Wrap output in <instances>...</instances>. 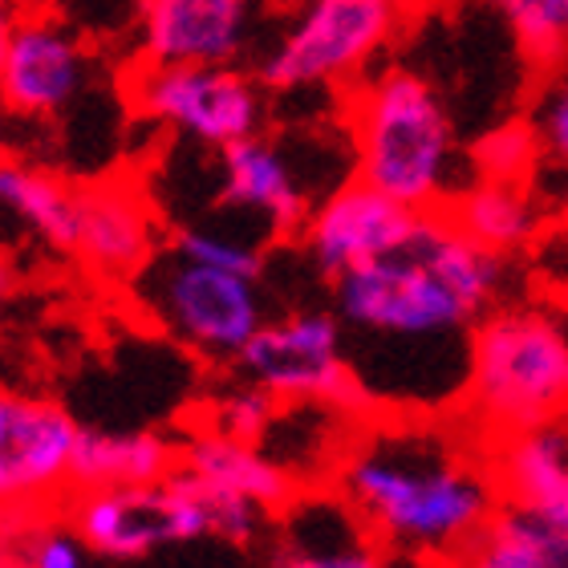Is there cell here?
Masks as SVG:
<instances>
[{"mask_svg": "<svg viewBox=\"0 0 568 568\" xmlns=\"http://www.w3.org/2000/svg\"><path fill=\"white\" fill-rule=\"evenodd\" d=\"M166 240L159 227V203L131 175H106L78 183V244L73 261L102 284H139Z\"/></svg>", "mask_w": 568, "mask_h": 568, "instance_id": "cell-11", "label": "cell"}, {"mask_svg": "<svg viewBox=\"0 0 568 568\" xmlns=\"http://www.w3.org/2000/svg\"><path fill=\"white\" fill-rule=\"evenodd\" d=\"M139 288L154 325L171 333L179 345H187L191 354L207 357V362L232 366L240 349L268 321L261 281L224 273L212 264L183 261L166 248L146 268Z\"/></svg>", "mask_w": 568, "mask_h": 568, "instance_id": "cell-8", "label": "cell"}, {"mask_svg": "<svg viewBox=\"0 0 568 568\" xmlns=\"http://www.w3.org/2000/svg\"><path fill=\"white\" fill-rule=\"evenodd\" d=\"M256 0H139V61L236 65L252 45Z\"/></svg>", "mask_w": 568, "mask_h": 568, "instance_id": "cell-14", "label": "cell"}, {"mask_svg": "<svg viewBox=\"0 0 568 568\" xmlns=\"http://www.w3.org/2000/svg\"><path fill=\"white\" fill-rule=\"evenodd\" d=\"M382 568H450V560L415 557V552H386V565Z\"/></svg>", "mask_w": 568, "mask_h": 568, "instance_id": "cell-30", "label": "cell"}, {"mask_svg": "<svg viewBox=\"0 0 568 568\" xmlns=\"http://www.w3.org/2000/svg\"><path fill=\"white\" fill-rule=\"evenodd\" d=\"M179 471V438L159 430L82 426L73 450V491L94 487H151Z\"/></svg>", "mask_w": 568, "mask_h": 568, "instance_id": "cell-21", "label": "cell"}, {"mask_svg": "<svg viewBox=\"0 0 568 568\" xmlns=\"http://www.w3.org/2000/svg\"><path fill=\"white\" fill-rule=\"evenodd\" d=\"M487 467L499 504L524 511L557 508L568 499V423L532 426L487 443Z\"/></svg>", "mask_w": 568, "mask_h": 568, "instance_id": "cell-18", "label": "cell"}, {"mask_svg": "<svg viewBox=\"0 0 568 568\" xmlns=\"http://www.w3.org/2000/svg\"><path fill=\"white\" fill-rule=\"evenodd\" d=\"M24 12L29 9H24L21 0H0V61L9 53V41H12V33H17V24H21Z\"/></svg>", "mask_w": 568, "mask_h": 568, "instance_id": "cell-29", "label": "cell"}, {"mask_svg": "<svg viewBox=\"0 0 568 568\" xmlns=\"http://www.w3.org/2000/svg\"><path fill=\"white\" fill-rule=\"evenodd\" d=\"M540 159L545 151H540L532 119L499 122L487 134H479L467 151L471 179H491V183H532Z\"/></svg>", "mask_w": 568, "mask_h": 568, "instance_id": "cell-23", "label": "cell"}, {"mask_svg": "<svg viewBox=\"0 0 568 568\" xmlns=\"http://www.w3.org/2000/svg\"><path fill=\"white\" fill-rule=\"evenodd\" d=\"M33 568H85V545L73 536V528L65 524L58 508V520L49 524L41 545L33 552Z\"/></svg>", "mask_w": 568, "mask_h": 568, "instance_id": "cell-28", "label": "cell"}, {"mask_svg": "<svg viewBox=\"0 0 568 568\" xmlns=\"http://www.w3.org/2000/svg\"><path fill=\"white\" fill-rule=\"evenodd\" d=\"M463 423L479 443L568 423V317L548 305H496L471 333Z\"/></svg>", "mask_w": 568, "mask_h": 568, "instance_id": "cell-4", "label": "cell"}, {"mask_svg": "<svg viewBox=\"0 0 568 568\" xmlns=\"http://www.w3.org/2000/svg\"><path fill=\"white\" fill-rule=\"evenodd\" d=\"M166 252H175V256H183V261L224 268V273L252 276V281H261V273H264L261 244L240 240V236H232V232H220V227L175 224L171 227V236H166Z\"/></svg>", "mask_w": 568, "mask_h": 568, "instance_id": "cell-25", "label": "cell"}, {"mask_svg": "<svg viewBox=\"0 0 568 568\" xmlns=\"http://www.w3.org/2000/svg\"><path fill=\"white\" fill-rule=\"evenodd\" d=\"M9 154V114H4V106H0V159Z\"/></svg>", "mask_w": 568, "mask_h": 568, "instance_id": "cell-33", "label": "cell"}, {"mask_svg": "<svg viewBox=\"0 0 568 568\" xmlns=\"http://www.w3.org/2000/svg\"><path fill=\"white\" fill-rule=\"evenodd\" d=\"M264 85L240 65H146L126 73L134 114L203 151H227L264 134Z\"/></svg>", "mask_w": 568, "mask_h": 568, "instance_id": "cell-7", "label": "cell"}, {"mask_svg": "<svg viewBox=\"0 0 568 568\" xmlns=\"http://www.w3.org/2000/svg\"><path fill=\"white\" fill-rule=\"evenodd\" d=\"M532 126H536V139H540V151H545L548 163L568 166V73L552 78V85L540 94Z\"/></svg>", "mask_w": 568, "mask_h": 568, "instance_id": "cell-27", "label": "cell"}, {"mask_svg": "<svg viewBox=\"0 0 568 568\" xmlns=\"http://www.w3.org/2000/svg\"><path fill=\"white\" fill-rule=\"evenodd\" d=\"M418 215L423 212H410L390 195H382L378 187L349 175L308 207L301 244L325 281H342L345 273L403 244Z\"/></svg>", "mask_w": 568, "mask_h": 568, "instance_id": "cell-13", "label": "cell"}, {"mask_svg": "<svg viewBox=\"0 0 568 568\" xmlns=\"http://www.w3.org/2000/svg\"><path fill=\"white\" fill-rule=\"evenodd\" d=\"M236 378L261 386L281 406H329L349 418L374 415V398L362 386L345 345V325L325 308H296L268 317L240 357L232 362Z\"/></svg>", "mask_w": 568, "mask_h": 568, "instance_id": "cell-6", "label": "cell"}, {"mask_svg": "<svg viewBox=\"0 0 568 568\" xmlns=\"http://www.w3.org/2000/svg\"><path fill=\"white\" fill-rule=\"evenodd\" d=\"M284 4H301V0H284Z\"/></svg>", "mask_w": 568, "mask_h": 568, "instance_id": "cell-35", "label": "cell"}, {"mask_svg": "<svg viewBox=\"0 0 568 568\" xmlns=\"http://www.w3.org/2000/svg\"><path fill=\"white\" fill-rule=\"evenodd\" d=\"M276 415H281V403L273 394H264L261 386L236 378L232 386L215 390L203 406V415L195 418V426H207L215 435L240 438V443H256L261 447L268 430H273Z\"/></svg>", "mask_w": 568, "mask_h": 568, "instance_id": "cell-24", "label": "cell"}, {"mask_svg": "<svg viewBox=\"0 0 568 568\" xmlns=\"http://www.w3.org/2000/svg\"><path fill=\"white\" fill-rule=\"evenodd\" d=\"M394 9L403 12V17H415V12H423L426 4H430V0H390Z\"/></svg>", "mask_w": 568, "mask_h": 568, "instance_id": "cell-32", "label": "cell"}, {"mask_svg": "<svg viewBox=\"0 0 568 568\" xmlns=\"http://www.w3.org/2000/svg\"><path fill=\"white\" fill-rule=\"evenodd\" d=\"M557 212H560V220H565V224H568V187L560 191V207H557Z\"/></svg>", "mask_w": 568, "mask_h": 568, "instance_id": "cell-34", "label": "cell"}, {"mask_svg": "<svg viewBox=\"0 0 568 568\" xmlns=\"http://www.w3.org/2000/svg\"><path fill=\"white\" fill-rule=\"evenodd\" d=\"M354 175L410 212H443L459 191V142L443 98L423 73L378 70L345 90Z\"/></svg>", "mask_w": 568, "mask_h": 568, "instance_id": "cell-3", "label": "cell"}, {"mask_svg": "<svg viewBox=\"0 0 568 568\" xmlns=\"http://www.w3.org/2000/svg\"><path fill=\"white\" fill-rule=\"evenodd\" d=\"M268 568H382L386 548L337 487H305L273 520Z\"/></svg>", "mask_w": 568, "mask_h": 568, "instance_id": "cell-15", "label": "cell"}, {"mask_svg": "<svg viewBox=\"0 0 568 568\" xmlns=\"http://www.w3.org/2000/svg\"><path fill=\"white\" fill-rule=\"evenodd\" d=\"M90 49L58 12L29 9L0 61V106L9 119L53 122L85 94Z\"/></svg>", "mask_w": 568, "mask_h": 568, "instance_id": "cell-12", "label": "cell"}, {"mask_svg": "<svg viewBox=\"0 0 568 568\" xmlns=\"http://www.w3.org/2000/svg\"><path fill=\"white\" fill-rule=\"evenodd\" d=\"M17 284H21V276H17V268H12V261L0 252V308L9 305L12 293H17Z\"/></svg>", "mask_w": 568, "mask_h": 568, "instance_id": "cell-31", "label": "cell"}, {"mask_svg": "<svg viewBox=\"0 0 568 568\" xmlns=\"http://www.w3.org/2000/svg\"><path fill=\"white\" fill-rule=\"evenodd\" d=\"M406 17L390 0H301L261 53L264 94L354 90L394 45Z\"/></svg>", "mask_w": 568, "mask_h": 568, "instance_id": "cell-5", "label": "cell"}, {"mask_svg": "<svg viewBox=\"0 0 568 568\" xmlns=\"http://www.w3.org/2000/svg\"><path fill=\"white\" fill-rule=\"evenodd\" d=\"M61 516L85 545V552L102 560H142L166 545L212 536L200 491L183 467L151 487L70 491V499L61 504Z\"/></svg>", "mask_w": 568, "mask_h": 568, "instance_id": "cell-9", "label": "cell"}, {"mask_svg": "<svg viewBox=\"0 0 568 568\" xmlns=\"http://www.w3.org/2000/svg\"><path fill=\"white\" fill-rule=\"evenodd\" d=\"M58 508H17L0 504V568H33V552Z\"/></svg>", "mask_w": 568, "mask_h": 568, "instance_id": "cell-26", "label": "cell"}, {"mask_svg": "<svg viewBox=\"0 0 568 568\" xmlns=\"http://www.w3.org/2000/svg\"><path fill=\"white\" fill-rule=\"evenodd\" d=\"M386 552L450 560L499 511L487 447L426 418L374 423L354 435L333 484Z\"/></svg>", "mask_w": 568, "mask_h": 568, "instance_id": "cell-1", "label": "cell"}, {"mask_svg": "<svg viewBox=\"0 0 568 568\" xmlns=\"http://www.w3.org/2000/svg\"><path fill=\"white\" fill-rule=\"evenodd\" d=\"M508 24L511 41L536 70H560L568 61V0H484Z\"/></svg>", "mask_w": 568, "mask_h": 568, "instance_id": "cell-22", "label": "cell"}, {"mask_svg": "<svg viewBox=\"0 0 568 568\" xmlns=\"http://www.w3.org/2000/svg\"><path fill=\"white\" fill-rule=\"evenodd\" d=\"M82 423L49 394L0 386V504L61 508Z\"/></svg>", "mask_w": 568, "mask_h": 568, "instance_id": "cell-10", "label": "cell"}, {"mask_svg": "<svg viewBox=\"0 0 568 568\" xmlns=\"http://www.w3.org/2000/svg\"><path fill=\"white\" fill-rule=\"evenodd\" d=\"M179 467L207 479V484L224 487L232 496H244V499H252V504H261L268 516H281V511L305 491L264 447L215 435V430L195 426V423H191L187 435L179 438Z\"/></svg>", "mask_w": 568, "mask_h": 568, "instance_id": "cell-17", "label": "cell"}, {"mask_svg": "<svg viewBox=\"0 0 568 568\" xmlns=\"http://www.w3.org/2000/svg\"><path fill=\"white\" fill-rule=\"evenodd\" d=\"M215 159H220V207L261 215L273 236H301L313 200L281 142L252 134Z\"/></svg>", "mask_w": 568, "mask_h": 568, "instance_id": "cell-16", "label": "cell"}, {"mask_svg": "<svg viewBox=\"0 0 568 568\" xmlns=\"http://www.w3.org/2000/svg\"><path fill=\"white\" fill-rule=\"evenodd\" d=\"M504 281V256L471 244L443 212H423L403 244L333 281V313L362 342L467 354Z\"/></svg>", "mask_w": 568, "mask_h": 568, "instance_id": "cell-2", "label": "cell"}, {"mask_svg": "<svg viewBox=\"0 0 568 568\" xmlns=\"http://www.w3.org/2000/svg\"><path fill=\"white\" fill-rule=\"evenodd\" d=\"M0 212L45 252L73 256L78 244V183L21 154L0 159Z\"/></svg>", "mask_w": 568, "mask_h": 568, "instance_id": "cell-20", "label": "cell"}, {"mask_svg": "<svg viewBox=\"0 0 568 568\" xmlns=\"http://www.w3.org/2000/svg\"><path fill=\"white\" fill-rule=\"evenodd\" d=\"M463 236L491 256H516L545 232V207L532 195V183H491L467 179L443 207Z\"/></svg>", "mask_w": 568, "mask_h": 568, "instance_id": "cell-19", "label": "cell"}]
</instances>
